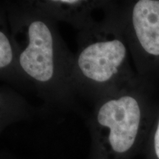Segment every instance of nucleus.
I'll return each mask as SVG.
<instances>
[{"label":"nucleus","instance_id":"f257e3e1","mask_svg":"<svg viewBox=\"0 0 159 159\" xmlns=\"http://www.w3.org/2000/svg\"><path fill=\"white\" fill-rule=\"evenodd\" d=\"M1 5L32 90L47 104L74 109L77 97L71 78L74 54L60 35L56 21L38 9L32 0Z\"/></svg>","mask_w":159,"mask_h":159},{"label":"nucleus","instance_id":"f03ea898","mask_svg":"<svg viewBox=\"0 0 159 159\" xmlns=\"http://www.w3.org/2000/svg\"><path fill=\"white\" fill-rule=\"evenodd\" d=\"M116 1L104 16L79 31L71 78L77 96L93 103L138 80L130 54L114 12Z\"/></svg>","mask_w":159,"mask_h":159},{"label":"nucleus","instance_id":"7ed1b4c3","mask_svg":"<svg viewBox=\"0 0 159 159\" xmlns=\"http://www.w3.org/2000/svg\"><path fill=\"white\" fill-rule=\"evenodd\" d=\"M152 85L139 78L94 103L91 123L102 156L126 159L148 139L159 110Z\"/></svg>","mask_w":159,"mask_h":159},{"label":"nucleus","instance_id":"20e7f679","mask_svg":"<svg viewBox=\"0 0 159 159\" xmlns=\"http://www.w3.org/2000/svg\"><path fill=\"white\" fill-rule=\"evenodd\" d=\"M114 12L139 78L159 80V0L116 2Z\"/></svg>","mask_w":159,"mask_h":159},{"label":"nucleus","instance_id":"39448f33","mask_svg":"<svg viewBox=\"0 0 159 159\" xmlns=\"http://www.w3.org/2000/svg\"><path fill=\"white\" fill-rule=\"evenodd\" d=\"M32 1L38 9L56 22L62 21L69 24L79 31L89 28L99 21V19H97L94 16L96 12L105 11L112 3V1L102 0Z\"/></svg>","mask_w":159,"mask_h":159},{"label":"nucleus","instance_id":"423d86ee","mask_svg":"<svg viewBox=\"0 0 159 159\" xmlns=\"http://www.w3.org/2000/svg\"><path fill=\"white\" fill-rule=\"evenodd\" d=\"M0 77L19 88L32 89L30 83L24 74L15 44L10 32L4 7L0 16Z\"/></svg>","mask_w":159,"mask_h":159},{"label":"nucleus","instance_id":"0eeeda50","mask_svg":"<svg viewBox=\"0 0 159 159\" xmlns=\"http://www.w3.org/2000/svg\"><path fill=\"white\" fill-rule=\"evenodd\" d=\"M32 109L22 97L13 91L1 90V117H22L31 115Z\"/></svg>","mask_w":159,"mask_h":159},{"label":"nucleus","instance_id":"6e6552de","mask_svg":"<svg viewBox=\"0 0 159 159\" xmlns=\"http://www.w3.org/2000/svg\"><path fill=\"white\" fill-rule=\"evenodd\" d=\"M147 140H148V158L159 159V110Z\"/></svg>","mask_w":159,"mask_h":159}]
</instances>
